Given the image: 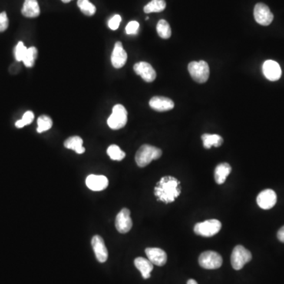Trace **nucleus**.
<instances>
[{"label":"nucleus","instance_id":"obj_15","mask_svg":"<svg viewBox=\"0 0 284 284\" xmlns=\"http://www.w3.org/2000/svg\"><path fill=\"white\" fill-rule=\"evenodd\" d=\"M86 186L93 191H101L108 186V179L104 176L90 175L86 181Z\"/></svg>","mask_w":284,"mask_h":284},{"label":"nucleus","instance_id":"obj_8","mask_svg":"<svg viewBox=\"0 0 284 284\" xmlns=\"http://www.w3.org/2000/svg\"><path fill=\"white\" fill-rule=\"evenodd\" d=\"M253 14L257 22L264 26H268L273 21V14L271 12L269 7L262 3L256 4Z\"/></svg>","mask_w":284,"mask_h":284},{"label":"nucleus","instance_id":"obj_19","mask_svg":"<svg viewBox=\"0 0 284 284\" xmlns=\"http://www.w3.org/2000/svg\"><path fill=\"white\" fill-rule=\"evenodd\" d=\"M134 265L140 271L142 277L145 279L150 278L151 272L153 269V264L149 259H146L144 258H137L134 260Z\"/></svg>","mask_w":284,"mask_h":284},{"label":"nucleus","instance_id":"obj_32","mask_svg":"<svg viewBox=\"0 0 284 284\" xmlns=\"http://www.w3.org/2000/svg\"><path fill=\"white\" fill-rule=\"evenodd\" d=\"M9 20L7 18V13H0V32H4L8 28Z\"/></svg>","mask_w":284,"mask_h":284},{"label":"nucleus","instance_id":"obj_34","mask_svg":"<svg viewBox=\"0 0 284 284\" xmlns=\"http://www.w3.org/2000/svg\"><path fill=\"white\" fill-rule=\"evenodd\" d=\"M277 238L281 242H283L284 243V226L279 229V232L277 233Z\"/></svg>","mask_w":284,"mask_h":284},{"label":"nucleus","instance_id":"obj_20","mask_svg":"<svg viewBox=\"0 0 284 284\" xmlns=\"http://www.w3.org/2000/svg\"><path fill=\"white\" fill-rule=\"evenodd\" d=\"M232 172V167L228 163H219L215 169V180L217 184H223Z\"/></svg>","mask_w":284,"mask_h":284},{"label":"nucleus","instance_id":"obj_26","mask_svg":"<svg viewBox=\"0 0 284 284\" xmlns=\"http://www.w3.org/2000/svg\"><path fill=\"white\" fill-rule=\"evenodd\" d=\"M37 132L38 133H43V132L47 131L52 127L53 122L49 116H40L37 120Z\"/></svg>","mask_w":284,"mask_h":284},{"label":"nucleus","instance_id":"obj_21","mask_svg":"<svg viewBox=\"0 0 284 284\" xmlns=\"http://www.w3.org/2000/svg\"><path fill=\"white\" fill-rule=\"evenodd\" d=\"M64 146L67 149H72L77 154H82L86 152V149L83 147V140L78 136H73L69 137L64 142Z\"/></svg>","mask_w":284,"mask_h":284},{"label":"nucleus","instance_id":"obj_11","mask_svg":"<svg viewBox=\"0 0 284 284\" xmlns=\"http://www.w3.org/2000/svg\"><path fill=\"white\" fill-rule=\"evenodd\" d=\"M134 72L146 82H153L156 77V73L153 67L149 63L140 62L136 63L133 67Z\"/></svg>","mask_w":284,"mask_h":284},{"label":"nucleus","instance_id":"obj_27","mask_svg":"<svg viewBox=\"0 0 284 284\" xmlns=\"http://www.w3.org/2000/svg\"><path fill=\"white\" fill-rule=\"evenodd\" d=\"M107 153L111 160H116V161L123 160L126 156V153L116 145H111L109 146Z\"/></svg>","mask_w":284,"mask_h":284},{"label":"nucleus","instance_id":"obj_24","mask_svg":"<svg viewBox=\"0 0 284 284\" xmlns=\"http://www.w3.org/2000/svg\"><path fill=\"white\" fill-rule=\"evenodd\" d=\"M156 30H157V34L161 38L169 39L172 36V30L166 20L161 19L159 21L156 25Z\"/></svg>","mask_w":284,"mask_h":284},{"label":"nucleus","instance_id":"obj_25","mask_svg":"<svg viewBox=\"0 0 284 284\" xmlns=\"http://www.w3.org/2000/svg\"><path fill=\"white\" fill-rule=\"evenodd\" d=\"M37 54H38V51H37L35 47H31L28 48L26 54H25V57L22 60L24 65L26 67H34L37 58Z\"/></svg>","mask_w":284,"mask_h":284},{"label":"nucleus","instance_id":"obj_13","mask_svg":"<svg viewBox=\"0 0 284 284\" xmlns=\"http://www.w3.org/2000/svg\"><path fill=\"white\" fill-rule=\"evenodd\" d=\"M92 246L97 261L100 263L105 262L108 258V252L103 238L100 235L93 236L92 239Z\"/></svg>","mask_w":284,"mask_h":284},{"label":"nucleus","instance_id":"obj_7","mask_svg":"<svg viewBox=\"0 0 284 284\" xmlns=\"http://www.w3.org/2000/svg\"><path fill=\"white\" fill-rule=\"evenodd\" d=\"M199 265L205 269H217L223 264V258L215 251H205L199 257Z\"/></svg>","mask_w":284,"mask_h":284},{"label":"nucleus","instance_id":"obj_14","mask_svg":"<svg viewBox=\"0 0 284 284\" xmlns=\"http://www.w3.org/2000/svg\"><path fill=\"white\" fill-rule=\"evenodd\" d=\"M111 64L116 69H120L124 67L127 61V53L123 48L121 42H116L115 44L114 50L111 54Z\"/></svg>","mask_w":284,"mask_h":284},{"label":"nucleus","instance_id":"obj_33","mask_svg":"<svg viewBox=\"0 0 284 284\" xmlns=\"http://www.w3.org/2000/svg\"><path fill=\"white\" fill-rule=\"evenodd\" d=\"M34 120V112H32L30 110L26 111V112L23 116L22 119H21V121L23 123L25 124V126L30 124V123H33Z\"/></svg>","mask_w":284,"mask_h":284},{"label":"nucleus","instance_id":"obj_4","mask_svg":"<svg viewBox=\"0 0 284 284\" xmlns=\"http://www.w3.org/2000/svg\"><path fill=\"white\" fill-rule=\"evenodd\" d=\"M127 123V110L122 104H116L107 120V125L112 130H120Z\"/></svg>","mask_w":284,"mask_h":284},{"label":"nucleus","instance_id":"obj_5","mask_svg":"<svg viewBox=\"0 0 284 284\" xmlns=\"http://www.w3.org/2000/svg\"><path fill=\"white\" fill-rule=\"evenodd\" d=\"M252 260V254L250 251L244 247V246L239 245L234 248L231 257V262L232 267L235 270H240L243 268L244 265L249 263Z\"/></svg>","mask_w":284,"mask_h":284},{"label":"nucleus","instance_id":"obj_35","mask_svg":"<svg viewBox=\"0 0 284 284\" xmlns=\"http://www.w3.org/2000/svg\"><path fill=\"white\" fill-rule=\"evenodd\" d=\"M187 284H198V283H197V282H196V280H194V279H190L187 281Z\"/></svg>","mask_w":284,"mask_h":284},{"label":"nucleus","instance_id":"obj_30","mask_svg":"<svg viewBox=\"0 0 284 284\" xmlns=\"http://www.w3.org/2000/svg\"><path fill=\"white\" fill-rule=\"evenodd\" d=\"M139 23L136 21H132L128 23V25L126 27V33L128 35H135L138 31Z\"/></svg>","mask_w":284,"mask_h":284},{"label":"nucleus","instance_id":"obj_10","mask_svg":"<svg viewBox=\"0 0 284 284\" xmlns=\"http://www.w3.org/2000/svg\"><path fill=\"white\" fill-rule=\"evenodd\" d=\"M276 202H277L276 193L274 190L270 189H265L263 191L261 192L257 197V203H258V206L261 209H265V210L273 208L276 204Z\"/></svg>","mask_w":284,"mask_h":284},{"label":"nucleus","instance_id":"obj_1","mask_svg":"<svg viewBox=\"0 0 284 284\" xmlns=\"http://www.w3.org/2000/svg\"><path fill=\"white\" fill-rule=\"evenodd\" d=\"M154 193L160 202L172 203L180 194V182L173 176H164L156 184Z\"/></svg>","mask_w":284,"mask_h":284},{"label":"nucleus","instance_id":"obj_31","mask_svg":"<svg viewBox=\"0 0 284 284\" xmlns=\"http://www.w3.org/2000/svg\"><path fill=\"white\" fill-rule=\"evenodd\" d=\"M122 18L121 16L119 14H116L114 17L110 18L108 21L109 28L111 30H116L120 27V23H121Z\"/></svg>","mask_w":284,"mask_h":284},{"label":"nucleus","instance_id":"obj_3","mask_svg":"<svg viewBox=\"0 0 284 284\" xmlns=\"http://www.w3.org/2000/svg\"><path fill=\"white\" fill-rule=\"evenodd\" d=\"M188 70L193 81L200 84L206 82L210 74L209 64L203 60L189 63Z\"/></svg>","mask_w":284,"mask_h":284},{"label":"nucleus","instance_id":"obj_36","mask_svg":"<svg viewBox=\"0 0 284 284\" xmlns=\"http://www.w3.org/2000/svg\"><path fill=\"white\" fill-rule=\"evenodd\" d=\"M70 1H71V0H62V2L65 3V4L70 2Z\"/></svg>","mask_w":284,"mask_h":284},{"label":"nucleus","instance_id":"obj_22","mask_svg":"<svg viewBox=\"0 0 284 284\" xmlns=\"http://www.w3.org/2000/svg\"><path fill=\"white\" fill-rule=\"evenodd\" d=\"M203 140L204 147L205 149H209L214 146V147H219L222 146L223 142V137L218 134H209L205 133L202 136Z\"/></svg>","mask_w":284,"mask_h":284},{"label":"nucleus","instance_id":"obj_16","mask_svg":"<svg viewBox=\"0 0 284 284\" xmlns=\"http://www.w3.org/2000/svg\"><path fill=\"white\" fill-rule=\"evenodd\" d=\"M146 253L148 259L157 266H163L167 263V253L163 249L160 248H147L146 249Z\"/></svg>","mask_w":284,"mask_h":284},{"label":"nucleus","instance_id":"obj_18","mask_svg":"<svg viewBox=\"0 0 284 284\" xmlns=\"http://www.w3.org/2000/svg\"><path fill=\"white\" fill-rule=\"evenodd\" d=\"M21 13L26 18H37L41 14V10L37 0H25Z\"/></svg>","mask_w":284,"mask_h":284},{"label":"nucleus","instance_id":"obj_23","mask_svg":"<svg viewBox=\"0 0 284 284\" xmlns=\"http://www.w3.org/2000/svg\"><path fill=\"white\" fill-rule=\"evenodd\" d=\"M166 8V2L164 0H152L144 7V11L146 14L150 13H159L164 11Z\"/></svg>","mask_w":284,"mask_h":284},{"label":"nucleus","instance_id":"obj_17","mask_svg":"<svg viewBox=\"0 0 284 284\" xmlns=\"http://www.w3.org/2000/svg\"><path fill=\"white\" fill-rule=\"evenodd\" d=\"M149 106L156 111H167L172 110L175 104L171 99L164 97H154L149 100Z\"/></svg>","mask_w":284,"mask_h":284},{"label":"nucleus","instance_id":"obj_29","mask_svg":"<svg viewBox=\"0 0 284 284\" xmlns=\"http://www.w3.org/2000/svg\"><path fill=\"white\" fill-rule=\"evenodd\" d=\"M27 49L28 48L24 45V44L21 41L18 42V44L16 46L15 50H14V55H15V59L17 61H22L25 54H26Z\"/></svg>","mask_w":284,"mask_h":284},{"label":"nucleus","instance_id":"obj_28","mask_svg":"<svg viewBox=\"0 0 284 284\" xmlns=\"http://www.w3.org/2000/svg\"><path fill=\"white\" fill-rule=\"evenodd\" d=\"M77 6L81 10L83 14L87 16L94 15L96 13V7L90 2V0H78L77 1Z\"/></svg>","mask_w":284,"mask_h":284},{"label":"nucleus","instance_id":"obj_6","mask_svg":"<svg viewBox=\"0 0 284 284\" xmlns=\"http://www.w3.org/2000/svg\"><path fill=\"white\" fill-rule=\"evenodd\" d=\"M222 223L218 219H209L202 223H196L194 226L196 235L203 237H212L221 230Z\"/></svg>","mask_w":284,"mask_h":284},{"label":"nucleus","instance_id":"obj_9","mask_svg":"<svg viewBox=\"0 0 284 284\" xmlns=\"http://www.w3.org/2000/svg\"><path fill=\"white\" fill-rule=\"evenodd\" d=\"M133 226L130 212L128 209H123L118 213L116 219V228L118 232L126 234L131 230Z\"/></svg>","mask_w":284,"mask_h":284},{"label":"nucleus","instance_id":"obj_2","mask_svg":"<svg viewBox=\"0 0 284 284\" xmlns=\"http://www.w3.org/2000/svg\"><path fill=\"white\" fill-rule=\"evenodd\" d=\"M161 156V149L149 145H143L136 153V163L140 167H146L153 160H158Z\"/></svg>","mask_w":284,"mask_h":284},{"label":"nucleus","instance_id":"obj_12","mask_svg":"<svg viewBox=\"0 0 284 284\" xmlns=\"http://www.w3.org/2000/svg\"><path fill=\"white\" fill-rule=\"evenodd\" d=\"M263 74L271 81H278L282 75V70L279 63L273 60H267L262 67Z\"/></svg>","mask_w":284,"mask_h":284}]
</instances>
